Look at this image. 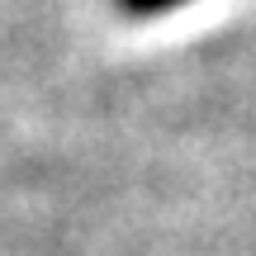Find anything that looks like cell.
<instances>
[{
	"instance_id": "1",
	"label": "cell",
	"mask_w": 256,
	"mask_h": 256,
	"mask_svg": "<svg viewBox=\"0 0 256 256\" xmlns=\"http://www.w3.org/2000/svg\"><path fill=\"white\" fill-rule=\"evenodd\" d=\"M128 19H152V14H166V10L185 5V0H114Z\"/></svg>"
}]
</instances>
